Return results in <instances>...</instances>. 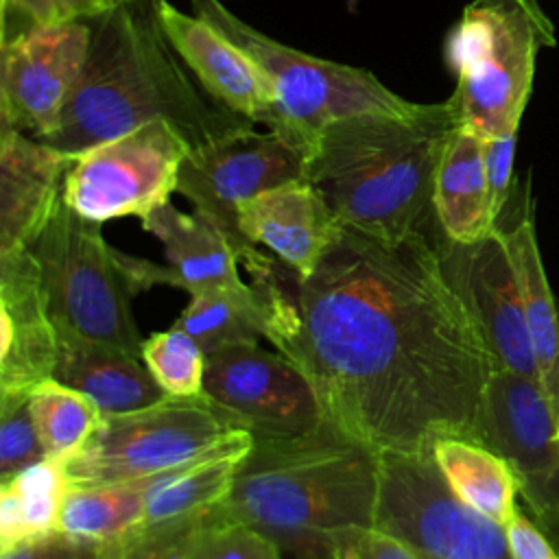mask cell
Listing matches in <instances>:
<instances>
[{"mask_svg": "<svg viewBox=\"0 0 559 559\" xmlns=\"http://www.w3.org/2000/svg\"><path fill=\"white\" fill-rule=\"evenodd\" d=\"M437 234L382 242L343 227L317 271L295 275L266 338L310 380L325 419L376 454H424L441 437L483 443L498 365Z\"/></svg>", "mask_w": 559, "mask_h": 559, "instance_id": "obj_1", "label": "cell"}, {"mask_svg": "<svg viewBox=\"0 0 559 559\" xmlns=\"http://www.w3.org/2000/svg\"><path fill=\"white\" fill-rule=\"evenodd\" d=\"M90 26L83 74L59 124L41 142L74 157L142 124L166 120L194 151L253 127L199 90L157 22L155 0H122L90 20Z\"/></svg>", "mask_w": 559, "mask_h": 559, "instance_id": "obj_2", "label": "cell"}, {"mask_svg": "<svg viewBox=\"0 0 559 559\" xmlns=\"http://www.w3.org/2000/svg\"><path fill=\"white\" fill-rule=\"evenodd\" d=\"M380 454L330 421L297 439L255 441L218 513L266 535L286 559H341L376 528Z\"/></svg>", "mask_w": 559, "mask_h": 559, "instance_id": "obj_3", "label": "cell"}, {"mask_svg": "<svg viewBox=\"0 0 559 559\" xmlns=\"http://www.w3.org/2000/svg\"><path fill=\"white\" fill-rule=\"evenodd\" d=\"M459 124L448 100L406 116L360 114L328 124L306 157V179L338 223L382 242L437 227L435 175Z\"/></svg>", "mask_w": 559, "mask_h": 559, "instance_id": "obj_4", "label": "cell"}, {"mask_svg": "<svg viewBox=\"0 0 559 559\" xmlns=\"http://www.w3.org/2000/svg\"><path fill=\"white\" fill-rule=\"evenodd\" d=\"M548 46L555 26L537 0H472L445 41L459 124L485 140L520 129L537 57Z\"/></svg>", "mask_w": 559, "mask_h": 559, "instance_id": "obj_5", "label": "cell"}, {"mask_svg": "<svg viewBox=\"0 0 559 559\" xmlns=\"http://www.w3.org/2000/svg\"><path fill=\"white\" fill-rule=\"evenodd\" d=\"M194 13L216 26L262 72L273 94L277 127L273 133L306 157L317 135L332 122L360 114L406 116L419 109L389 90L369 70L328 61L275 41L234 15L221 0H190Z\"/></svg>", "mask_w": 559, "mask_h": 559, "instance_id": "obj_6", "label": "cell"}, {"mask_svg": "<svg viewBox=\"0 0 559 559\" xmlns=\"http://www.w3.org/2000/svg\"><path fill=\"white\" fill-rule=\"evenodd\" d=\"M31 251L57 330L142 358L144 338L131 312L135 293L100 223L79 216L61 199Z\"/></svg>", "mask_w": 559, "mask_h": 559, "instance_id": "obj_7", "label": "cell"}, {"mask_svg": "<svg viewBox=\"0 0 559 559\" xmlns=\"http://www.w3.org/2000/svg\"><path fill=\"white\" fill-rule=\"evenodd\" d=\"M245 428L205 393L164 395L138 411L103 415L85 445L66 459L72 487L144 480L223 445Z\"/></svg>", "mask_w": 559, "mask_h": 559, "instance_id": "obj_8", "label": "cell"}, {"mask_svg": "<svg viewBox=\"0 0 559 559\" xmlns=\"http://www.w3.org/2000/svg\"><path fill=\"white\" fill-rule=\"evenodd\" d=\"M376 528L419 559H513L504 526L461 502L430 452L380 454Z\"/></svg>", "mask_w": 559, "mask_h": 559, "instance_id": "obj_9", "label": "cell"}, {"mask_svg": "<svg viewBox=\"0 0 559 559\" xmlns=\"http://www.w3.org/2000/svg\"><path fill=\"white\" fill-rule=\"evenodd\" d=\"M190 151L186 135L170 122L142 124L74 155L61 199L100 225L122 216L144 218L177 192Z\"/></svg>", "mask_w": 559, "mask_h": 559, "instance_id": "obj_10", "label": "cell"}, {"mask_svg": "<svg viewBox=\"0 0 559 559\" xmlns=\"http://www.w3.org/2000/svg\"><path fill=\"white\" fill-rule=\"evenodd\" d=\"M297 179H306V155L269 129L260 133L247 127L190 151L179 173L177 192L231 238L249 275H258L273 260L242 238L238 210L255 194Z\"/></svg>", "mask_w": 559, "mask_h": 559, "instance_id": "obj_11", "label": "cell"}, {"mask_svg": "<svg viewBox=\"0 0 559 559\" xmlns=\"http://www.w3.org/2000/svg\"><path fill=\"white\" fill-rule=\"evenodd\" d=\"M203 393L229 411L255 441L306 437L328 421L301 369L258 343L205 354Z\"/></svg>", "mask_w": 559, "mask_h": 559, "instance_id": "obj_12", "label": "cell"}, {"mask_svg": "<svg viewBox=\"0 0 559 559\" xmlns=\"http://www.w3.org/2000/svg\"><path fill=\"white\" fill-rule=\"evenodd\" d=\"M483 443L509 463L539 528L559 544V421L537 378L493 371L483 408Z\"/></svg>", "mask_w": 559, "mask_h": 559, "instance_id": "obj_13", "label": "cell"}, {"mask_svg": "<svg viewBox=\"0 0 559 559\" xmlns=\"http://www.w3.org/2000/svg\"><path fill=\"white\" fill-rule=\"evenodd\" d=\"M92 44L90 22L35 24L2 33L0 124L46 138L61 120Z\"/></svg>", "mask_w": 559, "mask_h": 559, "instance_id": "obj_14", "label": "cell"}, {"mask_svg": "<svg viewBox=\"0 0 559 559\" xmlns=\"http://www.w3.org/2000/svg\"><path fill=\"white\" fill-rule=\"evenodd\" d=\"M437 249L498 369L537 378L522 295L500 227L476 242H452L439 229Z\"/></svg>", "mask_w": 559, "mask_h": 559, "instance_id": "obj_15", "label": "cell"}, {"mask_svg": "<svg viewBox=\"0 0 559 559\" xmlns=\"http://www.w3.org/2000/svg\"><path fill=\"white\" fill-rule=\"evenodd\" d=\"M140 221L164 245L168 266L118 251L120 266L133 293L148 290L155 284L183 288L190 295L216 288L234 293L251 288L238 273V262H242L238 247L207 216L199 212L186 214L168 201Z\"/></svg>", "mask_w": 559, "mask_h": 559, "instance_id": "obj_16", "label": "cell"}, {"mask_svg": "<svg viewBox=\"0 0 559 559\" xmlns=\"http://www.w3.org/2000/svg\"><path fill=\"white\" fill-rule=\"evenodd\" d=\"M59 332L31 249L0 255V395H31L55 378Z\"/></svg>", "mask_w": 559, "mask_h": 559, "instance_id": "obj_17", "label": "cell"}, {"mask_svg": "<svg viewBox=\"0 0 559 559\" xmlns=\"http://www.w3.org/2000/svg\"><path fill=\"white\" fill-rule=\"evenodd\" d=\"M155 15L203 92L225 109L275 131L277 111L269 83L234 41L201 15L183 13L168 0H155Z\"/></svg>", "mask_w": 559, "mask_h": 559, "instance_id": "obj_18", "label": "cell"}, {"mask_svg": "<svg viewBox=\"0 0 559 559\" xmlns=\"http://www.w3.org/2000/svg\"><path fill=\"white\" fill-rule=\"evenodd\" d=\"M238 229L247 242L264 245L297 280H306L338 240L343 225L325 197L308 179H297L245 201Z\"/></svg>", "mask_w": 559, "mask_h": 559, "instance_id": "obj_19", "label": "cell"}, {"mask_svg": "<svg viewBox=\"0 0 559 559\" xmlns=\"http://www.w3.org/2000/svg\"><path fill=\"white\" fill-rule=\"evenodd\" d=\"M72 155L0 124V255L31 249L61 201Z\"/></svg>", "mask_w": 559, "mask_h": 559, "instance_id": "obj_20", "label": "cell"}, {"mask_svg": "<svg viewBox=\"0 0 559 559\" xmlns=\"http://www.w3.org/2000/svg\"><path fill=\"white\" fill-rule=\"evenodd\" d=\"M498 227L515 269L537 380L559 421V304L555 301L542 262L528 188L524 190L518 214L511 212L509 218L502 216Z\"/></svg>", "mask_w": 559, "mask_h": 559, "instance_id": "obj_21", "label": "cell"}, {"mask_svg": "<svg viewBox=\"0 0 559 559\" xmlns=\"http://www.w3.org/2000/svg\"><path fill=\"white\" fill-rule=\"evenodd\" d=\"M57 332L55 380L92 397L103 415L138 411L166 395L140 356L66 330Z\"/></svg>", "mask_w": 559, "mask_h": 559, "instance_id": "obj_22", "label": "cell"}, {"mask_svg": "<svg viewBox=\"0 0 559 559\" xmlns=\"http://www.w3.org/2000/svg\"><path fill=\"white\" fill-rule=\"evenodd\" d=\"M251 450L253 435L247 428H238L223 445L201 459L148 478L140 526L201 518L221 507Z\"/></svg>", "mask_w": 559, "mask_h": 559, "instance_id": "obj_23", "label": "cell"}, {"mask_svg": "<svg viewBox=\"0 0 559 559\" xmlns=\"http://www.w3.org/2000/svg\"><path fill=\"white\" fill-rule=\"evenodd\" d=\"M435 218L452 242H476L498 225L491 214L485 173V138L456 124L435 175Z\"/></svg>", "mask_w": 559, "mask_h": 559, "instance_id": "obj_24", "label": "cell"}, {"mask_svg": "<svg viewBox=\"0 0 559 559\" xmlns=\"http://www.w3.org/2000/svg\"><path fill=\"white\" fill-rule=\"evenodd\" d=\"M430 454L450 491L474 511L502 526L520 511L518 480L509 463L491 448L461 437H441Z\"/></svg>", "mask_w": 559, "mask_h": 559, "instance_id": "obj_25", "label": "cell"}, {"mask_svg": "<svg viewBox=\"0 0 559 559\" xmlns=\"http://www.w3.org/2000/svg\"><path fill=\"white\" fill-rule=\"evenodd\" d=\"M70 489L68 465L59 456H44L0 480V550L59 531Z\"/></svg>", "mask_w": 559, "mask_h": 559, "instance_id": "obj_26", "label": "cell"}, {"mask_svg": "<svg viewBox=\"0 0 559 559\" xmlns=\"http://www.w3.org/2000/svg\"><path fill=\"white\" fill-rule=\"evenodd\" d=\"M146 480L72 487L61 507L59 531L103 546L124 537L142 524Z\"/></svg>", "mask_w": 559, "mask_h": 559, "instance_id": "obj_27", "label": "cell"}, {"mask_svg": "<svg viewBox=\"0 0 559 559\" xmlns=\"http://www.w3.org/2000/svg\"><path fill=\"white\" fill-rule=\"evenodd\" d=\"M28 406L46 454L59 459L76 454L103 419L92 397L55 378L31 393Z\"/></svg>", "mask_w": 559, "mask_h": 559, "instance_id": "obj_28", "label": "cell"}, {"mask_svg": "<svg viewBox=\"0 0 559 559\" xmlns=\"http://www.w3.org/2000/svg\"><path fill=\"white\" fill-rule=\"evenodd\" d=\"M142 360L166 395L192 397L203 393L205 352L175 323L144 338Z\"/></svg>", "mask_w": 559, "mask_h": 559, "instance_id": "obj_29", "label": "cell"}, {"mask_svg": "<svg viewBox=\"0 0 559 559\" xmlns=\"http://www.w3.org/2000/svg\"><path fill=\"white\" fill-rule=\"evenodd\" d=\"M179 559H286L260 531L231 520L216 509L210 511Z\"/></svg>", "mask_w": 559, "mask_h": 559, "instance_id": "obj_30", "label": "cell"}, {"mask_svg": "<svg viewBox=\"0 0 559 559\" xmlns=\"http://www.w3.org/2000/svg\"><path fill=\"white\" fill-rule=\"evenodd\" d=\"M31 395H0V480L46 454L28 406Z\"/></svg>", "mask_w": 559, "mask_h": 559, "instance_id": "obj_31", "label": "cell"}, {"mask_svg": "<svg viewBox=\"0 0 559 559\" xmlns=\"http://www.w3.org/2000/svg\"><path fill=\"white\" fill-rule=\"evenodd\" d=\"M203 518L138 526L124 537L105 544L98 559H179Z\"/></svg>", "mask_w": 559, "mask_h": 559, "instance_id": "obj_32", "label": "cell"}, {"mask_svg": "<svg viewBox=\"0 0 559 559\" xmlns=\"http://www.w3.org/2000/svg\"><path fill=\"white\" fill-rule=\"evenodd\" d=\"M122 0H2L4 22L15 20V31L35 24L90 22L116 9Z\"/></svg>", "mask_w": 559, "mask_h": 559, "instance_id": "obj_33", "label": "cell"}, {"mask_svg": "<svg viewBox=\"0 0 559 559\" xmlns=\"http://www.w3.org/2000/svg\"><path fill=\"white\" fill-rule=\"evenodd\" d=\"M518 144V129L504 135L485 140V173L489 186V203L496 225L513 197V157Z\"/></svg>", "mask_w": 559, "mask_h": 559, "instance_id": "obj_34", "label": "cell"}, {"mask_svg": "<svg viewBox=\"0 0 559 559\" xmlns=\"http://www.w3.org/2000/svg\"><path fill=\"white\" fill-rule=\"evenodd\" d=\"M103 544L70 537L55 531L0 550V559H98Z\"/></svg>", "mask_w": 559, "mask_h": 559, "instance_id": "obj_35", "label": "cell"}, {"mask_svg": "<svg viewBox=\"0 0 559 559\" xmlns=\"http://www.w3.org/2000/svg\"><path fill=\"white\" fill-rule=\"evenodd\" d=\"M504 533L513 559H559L555 544L546 537L539 524L531 522L522 511L509 520Z\"/></svg>", "mask_w": 559, "mask_h": 559, "instance_id": "obj_36", "label": "cell"}, {"mask_svg": "<svg viewBox=\"0 0 559 559\" xmlns=\"http://www.w3.org/2000/svg\"><path fill=\"white\" fill-rule=\"evenodd\" d=\"M341 559H419L404 542L378 528L354 535L345 542Z\"/></svg>", "mask_w": 559, "mask_h": 559, "instance_id": "obj_37", "label": "cell"}]
</instances>
